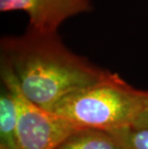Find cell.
<instances>
[{
	"label": "cell",
	"instance_id": "6da1fadb",
	"mask_svg": "<svg viewBox=\"0 0 148 149\" xmlns=\"http://www.w3.org/2000/svg\"><path fill=\"white\" fill-rule=\"evenodd\" d=\"M0 65L14 74L28 99L51 111L60 100L99 81L108 70L69 50L59 33L29 28L0 42Z\"/></svg>",
	"mask_w": 148,
	"mask_h": 149
},
{
	"label": "cell",
	"instance_id": "7a4b0ae2",
	"mask_svg": "<svg viewBox=\"0 0 148 149\" xmlns=\"http://www.w3.org/2000/svg\"><path fill=\"white\" fill-rule=\"evenodd\" d=\"M148 110V91L138 90L108 71L92 85L68 94L52 108L77 128L113 132L133 127Z\"/></svg>",
	"mask_w": 148,
	"mask_h": 149
},
{
	"label": "cell",
	"instance_id": "3957f363",
	"mask_svg": "<svg viewBox=\"0 0 148 149\" xmlns=\"http://www.w3.org/2000/svg\"><path fill=\"white\" fill-rule=\"evenodd\" d=\"M0 74L2 85L9 88L15 103L18 149H55L63 139L80 129L28 99L7 68L0 65Z\"/></svg>",
	"mask_w": 148,
	"mask_h": 149
},
{
	"label": "cell",
	"instance_id": "277c9868",
	"mask_svg": "<svg viewBox=\"0 0 148 149\" xmlns=\"http://www.w3.org/2000/svg\"><path fill=\"white\" fill-rule=\"evenodd\" d=\"M92 9V0H0L2 13H25L27 28L40 33H59L64 22Z\"/></svg>",
	"mask_w": 148,
	"mask_h": 149
},
{
	"label": "cell",
	"instance_id": "5b68a950",
	"mask_svg": "<svg viewBox=\"0 0 148 149\" xmlns=\"http://www.w3.org/2000/svg\"><path fill=\"white\" fill-rule=\"evenodd\" d=\"M55 149H122L108 131L93 128L75 130L60 142Z\"/></svg>",
	"mask_w": 148,
	"mask_h": 149
},
{
	"label": "cell",
	"instance_id": "8992f818",
	"mask_svg": "<svg viewBox=\"0 0 148 149\" xmlns=\"http://www.w3.org/2000/svg\"><path fill=\"white\" fill-rule=\"evenodd\" d=\"M0 149H18L15 103L4 85L0 93Z\"/></svg>",
	"mask_w": 148,
	"mask_h": 149
},
{
	"label": "cell",
	"instance_id": "52a82bcc",
	"mask_svg": "<svg viewBox=\"0 0 148 149\" xmlns=\"http://www.w3.org/2000/svg\"><path fill=\"white\" fill-rule=\"evenodd\" d=\"M110 133L122 149H148V128L127 127Z\"/></svg>",
	"mask_w": 148,
	"mask_h": 149
},
{
	"label": "cell",
	"instance_id": "ba28073f",
	"mask_svg": "<svg viewBox=\"0 0 148 149\" xmlns=\"http://www.w3.org/2000/svg\"><path fill=\"white\" fill-rule=\"evenodd\" d=\"M135 128H148V110L138 117V120L133 126Z\"/></svg>",
	"mask_w": 148,
	"mask_h": 149
}]
</instances>
